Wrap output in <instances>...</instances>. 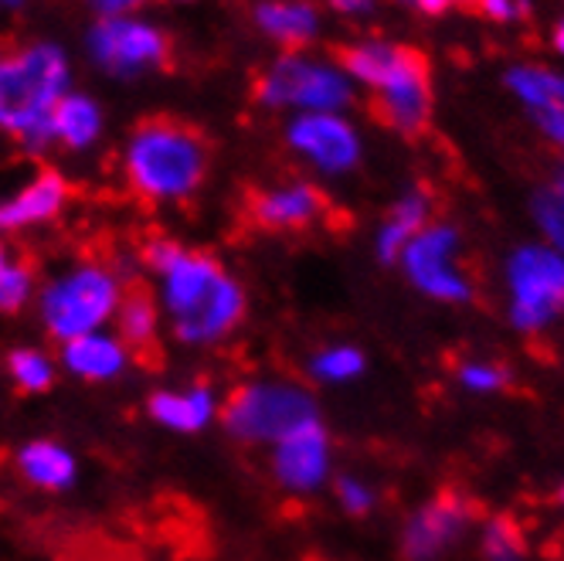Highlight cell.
I'll use <instances>...</instances> for the list:
<instances>
[{"label":"cell","mask_w":564,"mask_h":561,"mask_svg":"<svg viewBox=\"0 0 564 561\" xmlns=\"http://www.w3.org/2000/svg\"><path fill=\"white\" fill-rule=\"evenodd\" d=\"M357 96L365 93L381 123L405 137L419 140L429 133L435 116V75L429 55L391 34H360L347 42L337 55Z\"/></svg>","instance_id":"1"},{"label":"cell","mask_w":564,"mask_h":561,"mask_svg":"<svg viewBox=\"0 0 564 561\" xmlns=\"http://www.w3.org/2000/svg\"><path fill=\"white\" fill-rule=\"evenodd\" d=\"M143 259L160 276L164 306L184 344L225 341L246 320V290L215 256L171 238H150Z\"/></svg>","instance_id":"2"},{"label":"cell","mask_w":564,"mask_h":561,"mask_svg":"<svg viewBox=\"0 0 564 561\" xmlns=\"http://www.w3.org/2000/svg\"><path fill=\"white\" fill-rule=\"evenodd\" d=\"M75 68L65 45L34 37V42L0 52V133L18 140L28 153L55 147L52 116L75 89Z\"/></svg>","instance_id":"3"},{"label":"cell","mask_w":564,"mask_h":561,"mask_svg":"<svg viewBox=\"0 0 564 561\" xmlns=\"http://www.w3.org/2000/svg\"><path fill=\"white\" fill-rule=\"evenodd\" d=\"M119 171L147 205H181L205 187L212 147L181 119L150 116L130 130L119 153Z\"/></svg>","instance_id":"4"},{"label":"cell","mask_w":564,"mask_h":561,"mask_svg":"<svg viewBox=\"0 0 564 561\" xmlns=\"http://www.w3.org/2000/svg\"><path fill=\"white\" fill-rule=\"evenodd\" d=\"M252 99L282 116L300 112H350L357 89L344 65L324 52H279L252 83Z\"/></svg>","instance_id":"5"},{"label":"cell","mask_w":564,"mask_h":561,"mask_svg":"<svg viewBox=\"0 0 564 561\" xmlns=\"http://www.w3.org/2000/svg\"><path fill=\"white\" fill-rule=\"evenodd\" d=\"M507 320L523 337L551 331L564 316V256L547 242H520L503 259Z\"/></svg>","instance_id":"6"},{"label":"cell","mask_w":564,"mask_h":561,"mask_svg":"<svg viewBox=\"0 0 564 561\" xmlns=\"http://www.w3.org/2000/svg\"><path fill=\"white\" fill-rule=\"evenodd\" d=\"M313 419H319L316 398L296 381H246L221 406L228 435L249 446H275Z\"/></svg>","instance_id":"7"},{"label":"cell","mask_w":564,"mask_h":561,"mask_svg":"<svg viewBox=\"0 0 564 561\" xmlns=\"http://www.w3.org/2000/svg\"><path fill=\"white\" fill-rule=\"evenodd\" d=\"M86 58L96 72L133 83L171 62V34L147 14L96 18L86 31Z\"/></svg>","instance_id":"8"},{"label":"cell","mask_w":564,"mask_h":561,"mask_svg":"<svg viewBox=\"0 0 564 561\" xmlns=\"http://www.w3.org/2000/svg\"><path fill=\"white\" fill-rule=\"evenodd\" d=\"M123 287L106 266H78L68 276L55 279L42 296V316L52 337L75 341L96 334L109 316H116Z\"/></svg>","instance_id":"9"},{"label":"cell","mask_w":564,"mask_h":561,"mask_svg":"<svg viewBox=\"0 0 564 561\" xmlns=\"http://www.w3.org/2000/svg\"><path fill=\"white\" fill-rule=\"evenodd\" d=\"M282 143L316 177H350L368 153L365 130L350 112H300L282 123Z\"/></svg>","instance_id":"10"},{"label":"cell","mask_w":564,"mask_h":561,"mask_svg":"<svg viewBox=\"0 0 564 561\" xmlns=\"http://www.w3.org/2000/svg\"><path fill=\"white\" fill-rule=\"evenodd\" d=\"M398 269L432 303L463 306L476 296L473 279L463 266V231L453 222H432L422 228L409 249L401 252Z\"/></svg>","instance_id":"11"},{"label":"cell","mask_w":564,"mask_h":561,"mask_svg":"<svg viewBox=\"0 0 564 561\" xmlns=\"http://www.w3.org/2000/svg\"><path fill=\"white\" fill-rule=\"evenodd\" d=\"M500 89L541 143L564 153V65L513 58L500 72Z\"/></svg>","instance_id":"12"},{"label":"cell","mask_w":564,"mask_h":561,"mask_svg":"<svg viewBox=\"0 0 564 561\" xmlns=\"http://www.w3.org/2000/svg\"><path fill=\"white\" fill-rule=\"evenodd\" d=\"M476 528V504L459 490H442L419 504L401 525L398 551L405 561H442Z\"/></svg>","instance_id":"13"},{"label":"cell","mask_w":564,"mask_h":561,"mask_svg":"<svg viewBox=\"0 0 564 561\" xmlns=\"http://www.w3.org/2000/svg\"><path fill=\"white\" fill-rule=\"evenodd\" d=\"M334 450L327 425L313 419L272 446V476L286 494H316L330 479Z\"/></svg>","instance_id":"14"},{"label":"cell","mask_w":564,"mask_h":561,"mask_svg":"<svg viewBox=\"0 0 564 561\" xmlns=\"http://www.w3.org/2000/svg\"><path fill=\"white\" fill-rule=\"evenodd\" d=\"M249 222L262 231H306L319 225L330 212V202L319 184L306 177H290L252 191Z\"/></svg>","instance_id":"15"},{"label":"cell","mask_w":564,"mask_h":561,"mask_svg":"<svg viewBox=\"0 0 564 561\" xmlns=\"http://www.w3.org/2000/svg\"><path fill=\"white\" fill-rule=\"evenodd\" d=\"M252 28L279 52H310L327 28L319 0H256Z\"/></svg>","instance_id":"16"},{"label":"cell","mask_w":564,"mask_h":561,"mask_svg":"<svg viewBox=\"0 0 564 561\" xmlns=\"http://www.w3.org/2000/svg\"><path fill=\"white\" fill-rule=\"evenodd\" d=\"M435 222V197L429 187L422 184H412L401 191L394 202L388 205L384 218L378 222V231H375V259L381 266H398L401 252L409 249L412 238L429 228Z\"/></svg>","instance_id":"17"},{"label":"cell","mask_w":564,"mask_h":561,"mask_svg":"<svg viewBox=\"0 0 564 561\" xmlns=\"http://www.w3.org/2000/svg\"><path fill=\"white\" fill-rule=\"evenodd\" d=\"M68 197H72V187H68L65 174H58L52 168L37 171L21 191H14L11 197L0 202V235L34 228V225H45V222L58 218L68 205Z\"/></svg>","instance_id":"18"},{"label":"cell","mask_w":564,"mask_h":561,"mask_svg":"<svg viewBox=\"0 0 564 561\" xmlns=\"http://www.w3.org/2000/svg\"><path fill=\"white\" fill-rule=\"evenodd\" d=\"M106 133V112H102V103L93 96V93H83V89H72L55 116H52V140L55 147L68 150V153H86L93 150Z\"/></svg>","instance_id":"19"},{"label":"cell","mask_w":564,"mask_h":561,"mask_svg":"<svg viewBox=\"0 0 564 561\" xmlns=\"http://www.w3.org/2000/svg\"><path fill=\"white\" fill-rule=\"evenodd\" d=\"M150 416L174 432H200L218 412L215 395L205 385H194L184 391H153L150 395Z\"/></svg>","instance_id":"20"},{"label":"cell","mask_w":564,"mask_h":561,"mask_svg":"<svg viewBox=\"0 0 564 561\" xmlns=\"http://www.w3.org/2000/svg\"><path fill=\"white\" fill-rule=\"evenodd\" d=\"M65 365L72 375L86 378V381H109L123 371L127 365V347L119 344V337L106 334H86L65 344Z\"/></svg>","instance_id":"21"},{"label":"cell","mask_w":564,"mask_h":561,"mask_svg":"<svg viewBox=\"0 0 564 561\" xmlns=\"http://www.w3.org/2000/svg\"><path fill=\"white\" fill-rule=\"evenodd\" d=\"M116 327H119V344L130 347L137 357L156 347V300L150 287L130 283L123 290V300H119L116 310Z\"/></svg>","instance_id":"22"},{"label":"cell","mask_w":564,"mask_h":561,"mask_svg":"<svg viewBox=\"0 0 564 561\" xmlns=\"http://www.w3.org/2000/svg\"><path fill=\"white\" fill-rule=\"evenodd\" d=\"M18 466L28 484L42 490H65L75 479V460L68 456V450H62L58 443H45V439L28 443L18 453Z\"/></svg>","instance_id":"23"},{"label":"cell","mask_w":564,"mask_h":561,"mask_svg":"<svg viewBox=\"0 0 564 561\" xmlns=\"http://www.w3.org/2000/svg\"><path fill=\"white\" fill-rule=\"evenodd\" d=\"M531 222L541 235V242L564 256V177H547L531 194Z\"/></svg>","instance_id":"24"},{"label":"cell","mask_w":564,"mask_h":561,"mask_svg":"<svg viewBox=\"0 0 564 561\" xmlns=\"http://www.w3.org/2000/svg\"><path fill=\"white\" fill-rule=\"evenodd\" d=\"M368 371V357L354 344H330L310 357V378L319 385H350Z\"/></svg>","instance_id":"25"},{"label":"cell","mask_w":564,"mask_h":561,"mask_svg":"<svg viewBox=\"0 0 564 561\" xmlns=\"http://www.w3.org/2000/svg\"><path fill=\"white\" fill-rule=\"evenodd\" d=\"M479 554L482 561H528V544H523V531L517 520L507 514L482 520Z\"/></svg>","instance_id":"26"},{"label":"cell","mask_w":564,"mask_h":561,"mask_svg":"<svg viewBox=\"0 0 564 561\" xmlns=\"http://www.w3.org/2000/svg\"><path fill=\"white\" fill-rule=\"evenodd\" d=\"M456 381L469 395H500L510 385V368L487 357H469L456 365Z\"/></svg>","instance_id":"27"},{"label":"cell","mask_w":564,"mask_h":561,"mask_svg":"<svg viewBox=\"0 0 564 561\" xmlns=\"http://www.w3.org/2000/svg\"><path fill=\"white\" fill-rule=\"evenodd\" d=\"M34 290L31 266L18 262L4 246H0V313H18Z\"/></svg>","instance_id":"28"},{"label":"cell","mask_w":564,"mask_h":561,"mask_svg":"<svg viewBox=\"0 0 564 561\" xmlns=\"http://www.w3.org/2000/svg\"><path fill=\"white\" fill-rule=\"evenodd\" d=\"M8 371L21 391H48L52 375H55L52 360L42 350H14L8 357Z\"/></svg>","instance_id":"29"},{"label":"cell","mask_w":564,"mask_h":561,"mask_svg":"<svg viewBox=\"0 0 564 561\" xmlns=\"http://www.w3.org/2000/svg\"><path fill=\"white\" fill-rule=\"evenodd\" d=\"M334 494H337L340 510L350 514V517H368L378 507V490L368 484V479L350 476V473L334 479Z\"/></svg>","instance_id":"30"},{"label":"cell","mask_w":564,"mask_h":561,"mask_svg":"<svg viewBox=\"0 0 564 561\" xmlns=\"http://www.w3.org/2000/svg\"><path fill=\"white\" fill-rule=\"evenodd\" d=\"M473 11L487 24L517 28V24H528L534 18V0H479Z\"/></svg>","instance_id":"31"},{"label":"cell","mask_w":564,"mask_h":561,"mask_svg":"<svg viewBox=\"0 0 564 561\" xmlns=\"http://www.w3.org/2000/svg\"><path fill=\"white\" fill-rule=\"evenodd\" d=\"M388 4H394V8H401V11H409V14H415V18L435 21V18H446V14L463 11V8H476L479 0H388Z\"/></svg>","instance_id":"32"},{"label":"cell","mask_w":564,"mask_h":561,"mask_svg":"<svg viewBox=\"0 0 564 561\" xmlns=\"http://www.w3.org/2000/svg\"><path fill=\"white\" fill-rule=\"evenodd\" d=\"M324 11L347 24H365L381 11V0H324Z\"/></svg>","instance_id":"33"},{"label":"cell","mask_w":564,"mask_h":561,"mask_svg":"<svg viewBox=\"0 0 564 561\" xmlns=\"http://www.w3.org/2000/svg\"><path fill=\"white\" fill-rule=\"evenodd\" d=\"M96 18H123V14H143L150 0H83Z\"/></svg>","instance_id":"34"},{"label":"cell","mask_w":564,"mask_h":561,"mask_svg":"<svg viewBox=\"0 0 564 561\" xmlns=\"http://www.w3.org/2000/svg\"><path fill=\"white\" fill-rule=\"evenodd\" d=\"M547 52L557 58V65H564V14L554 18L547 28Z\"/></svg>","instance_id":"35"},{"label":"cell","mask_w":564,"mask_h":561,"mask_svg":"<svg viewBox=\"0 0 564 561\" xmlns=\"http://www.w3.org/2000/svg\"><path fill=\"white\" fill-rule=\"evenodd\" d=\"M24 4H28V0H0V21L18 14V11H24Z\"/></svg>","instance_id":"36"},{"label":"cell","mask_w":564,"mask_h":561,"mask_svg":"<svg viewBox=\"0 0 564 561\" xmlns=\"http://www.w3.org/2000/svg\"><path fill=\"white\" fill-rule=\"evenodd\" d=\"M557 177H564V153H561V164H557V171H554Z\"/></svg>","instance_id":"37"},{"label":"cell","mask_w":564,"mask_h":561,"mask_svg":"<svg viewBox=\"0 0 564 561\" xmlns=\"http://www.w3.org/2000/svg\"><path fill=\"white\" fill-rule=\"evenodd\" d=\"M557 504L564 507V484H561V490H557Z\"/></svg>","instance_id":"38"},{"label":"cell","mask_w":564,"mask_h":561,"mask_svg":"<svg viewBox=\"0 0 564 561\" xmlns=\"http://www.w3.org/2000/svg\"><path fill=\"white\" fill-rule=\"evenodd\" d=\"M167 4H191V0H167Z\"/></svg>","instance_id":"39"},{"label":"cell","mask_w":564,"mask_h":561,"mask_svg":"<svg viewBox=\"0 0 564 561\" xmlns=\"http://www.w3.org/2000/svg\"><path fill=\"white\" fill-rule=\"evenodd\" d=\"M561 4H564V0H561Z\"/></svg>","instance_id":"40"}]
</instances>
